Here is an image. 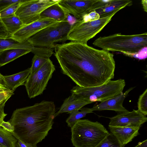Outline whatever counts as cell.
I'll use <instances>...</instances> for the list:
<instances>
[{
    "label": "cell",
    "instance_id": "484cf974",
    "mask_svg": "<svg viewBox=\"0 0 147 147\" xmlns=\"http://www.w3.org/2000/svg\"><path fill=\"white\" fill-rule=\"evenodd\" d=\"M138 110L145 116L147 115V89L141 94L138 102Z\"/></svg>",
    "mask_w": 147,
    "mask_h": 147
},
{
    "label": "cell",
    "instance_id": "5bb4252c",
    "mask_svg": "<svg viewBox=\"0 0 147 147\" xmlns=\"http://www.w3.org/2000/svg\"><path fill=\"white\" fill-rule=\"evenodd\" d=\"M109 127L111 133L123 147L139 134V127Z\"/></svg>",
    "mask_w": 147,
    "mask_h": 147
},
{
    "label": "cell",
    "instance_id": "4316f807",
    "mask_svg": "<svg viewBox=\"0 0 147 147\" xmlns=\"http://www.w3.org/2000/svg\"><path fill=\"white\" fill-rule=\"evenodd\" d=\"M23 0H20L0 11V19L14 14Z\"/></svg>",
    "mask_w": 147,
    "mask_h": 147
},
{
    "label": "cell",
    "instance_id": "ab89813d",
    "mask_svg": "<svg viewBox=\"0 0 147 147\" xmlns=\"http://www.w3.org/2000/svg\"><path fill=\"white\" fill-rule=\"evenodd\" d=\"M26 144V145L27 146V147H37L36 146H31V145H28V144Z\"/></svg>",
    "mask_w": 147,
    "mask_h": 147
},
{
    "label": "cell",
    "instance_id": "44dd1931",
    "mask_svg": "<svg viewBox=\"0 0 147 147\" xmlns=\"http://www.w3.org/2000/svg\"><path fill=\"white\" fill-rule=\"evenodd\" d=\"M8 32L9 37L24 26L19 17L15 14L0 19Z\"/></svg>",
    "mask_w": 147,
    "mask_h": 147
},
{
    "label": "cell",
    "instance_id": "f35d334b",
    "mask_svg": "<svg viewBox=\"0 0 147 147\" xmlns=\"http://www.w3.org/2000/svg\"><path fill=\"white\" fill-rule=\"evenodd\" d=\"M9 90L0 86V92L8 90Z\"/></svg>",
    "mask_w": 147,
    "mask_h": 147
},
{
    "label": "cell",
    "instance_id": "9c48e42d",
    "mask_svg": "<svg viewBox=\"0 0 147 147\" xmlns=\"http://www.w3.org/2000/svg\"><path fill=\"white\" fill-rule=\"evenodd\" d=\"M60 0H23L15 12L24 26L38 20L41 13L50 6Z\"/></svg>",
    "mask_w": 147,
    "mask_h": 147
},
{
    "label": "cell",
    "instance_id": "ba28073f",
    "mask_svg": "<svg viewBox=\"0 0 147 147\" xmlns=\"http://www.w3.org/2000/svg\"><path fill=\"white\" fill-rule=\"evenodd\" d=\"M55 70L54 65L49 58L39 69L30 74L24 84L30 98L42 94Z\"/></svg>",
    "mask_w": 147,
    "mask_h": 147
},
{
    "label": "cell",
    "instance_id": "74e56055",
    "mask_svg": "<svg viewBox=\"0 0 147 147\" xmlns=\"http://www.w3.org/2000/svg\"><path fill=\"white\" fill-rule=\"evenodd\" d=\"M16 146L17 147H27L25 144L18 140Z\"/></svg>",
    "mask_w": 147,
    "mask_h": 147
},
{
    "label": "cell",
    "instance_id": "4dcf8cb0",
    "mask_svg": "<svg viewBox=\"0 0 147 147\" xmlns=\"http://www.w3.org/2000/svg\"><path fill=\"white\" fill-rule=\"evenodd\" d=\"M9 37V34L4 25L0 20V38Z\"/></svg>",
    "mask_w": 147,
    "mask_h": 147
},
{
    "label": "cell",
    "instance_id": "d6986e66",
    "mask_svg": "<svg viewBox=\"0 0 147 147\" xmlns=\"http://www.w3.org/2000/svg\"><path fill=\"white\" fill-rule=\"evenodd\" d=\"M90 103L87 102L76 100L71 95L65 100L59 110L55 113V117L64 113H68L74 110H79L84 106Z\"/></svg>",
    "mask_w": 147,
    "mask_h": 147
},
{
    "label": "cell",
    "instance_id": "30bf717a",
    "mask_svg": "<svg viewBox=\"0 0 147 147\" xmlns=\"http://www.w3.org/2000/svg\"><path fill=\"white\" fill-rule=\"evenodd\" d=\"M147 121L146 116L138 110L119 113L110 118L109 126L140 127Z\"/></svg>",
    "mask_w": 147,
    "mask_h": 147
},
{
    "label": "cell",
    "instance_id": "8fae6325",
    "mask_svg": "<svg viewBox=\"0 0 147 147\" xmlns=\"http://www.w3.org/2000/svg\"><path fill=\"white\" fill-rule=\"evenodd\" d=\"M57 22L52 19L40 18L35 22L24 26L9 37L22 43L42 29Z\"/></svg>",
    "mask_w": 147,
    "mask_h": 147
},
{
    "label": "cell",
    "instance_id": "d590c367",
    "mask_svg": "<svg viewBox=\"0 0 147 147\" xmlns=\"http://www.w3.org/2000/svg\"><path fill=\"white\" fill-rule=\"evenodd\" d=\"M135 147H147V140L139 142L138 145Z\"/></svg>",
    "mask_w": 147,
    "mask_h": 147
},
{
    "label": "cell",
    "instance_id": "277c9868",
    "mask_svg": "<svg viewBox=\"0 0 147 147\" xmlns=\"http://www.w3.org/2000/svg\"><path fill=\"white\" fill-rule=\"evenodd\" d=\"M71 128V140L75 147H95L109 134L101 123L79 119Z\"/></svg>",
    "mask_w": 147,
    "mask_h": 147
},
{
    "label": "cell",
    "instance_id": "4fadbf2b",
    "mask_svg": "<svg viewBox=\"0 0 147 147\" xmlns=\"http://www.w3.org/2000/svg\"><path fill=\"white\" fill-rule=\"evenodd\" d=\"M134 87H131L124 93L107 100L100 102L91 108L92 111L113 110L119 113L128 111L123 106V101L129 93Z\"/></svg>",
    "mask_w": 147,
    "mask_h": 147
},
{
    "label": "cell",
    "instance_id": "ac0fdd59",
    "mask_svg": "<svg viewBox=\"0 0 147 147\" xmlns=\"http://www.w3.org/2000/svg\"><path fill=\"white\" fill-rule=\"evenodd\" d=\"M14 48L25 49L33 53L36 47L33 46L27 40L20 43L10 37L0 38V53L6 50Z\"/></svg>",
    "mask_w": 147,
    "mask_h": 147
},
{
    "label": "cell",
    "instance_id": "ffe728a7",
    "mask_svg": "<svg viewBox=\"0 0 147 147\" xmlns=\"http://www.w3.org/2000/svg\"><path fill=\"white\" fill-rule=\"evenodd\" d=\"M30 52L28 50L18 48L11 49L2 51L0 53V67Z\"/></svg>",
    "mask_w": 147,
    "mask_h": 147
},
{
    "label": "cell",
    "instance_id": "e0dca14e",
    "mask_svg": "<svg viewBox=\"0 0 147 147\" xmlns=\"http://www.w3.org/2000/svg\"><path fill=\"white\" fill-rule=\"evenodd\" d=\"M59 3V2H58ZM68 15L59 5L58 3L48 7L40 14V18L52 19L57 22L67 20Z\"/></svg>",
    "mask_w": 147,
    "mask_h": 147
},
{
    "label": "cell",
    "instance_id": "8d00e7d4",
    "mask_svg": "<svg viewBox=\"0 0 147 147\" xmlns=\"http://www.w3.org/2000/svg\"><path fill=\"white\" fill-rule=\"evenodd\" d=\"M141 4L142 6L143 9L145 12H147V1L146 0H142L141 1Z\"/></svg>",
    "mask_w": 147,
    "mask_h": 147
},
{
    "label": "cell",
    "instance_id": "52a82bcc",
    "mask_svg": "<svg viewBox=\"0 0 147 147\" xmlns=\"http://www.w3.org/2000/svg\"><path fill=\"white\" fill-rule=\"evenodd\" d=\"M120 10H117L107 16L92 21L84 22L77 20L71 26L67 40L87 44L88 41L100 32Z\"/></svg>",
    "mask_w": 147,
    "mask_h": 147
},
{
    "label": "cell",
    "instance_id": "7402d4cb",
    "mask_svg": "<svg viewBox=\"0 0 147 147\" xmlns=\"http://www.w3.org/2000/svg\"><path fill=\"white\" fill-rule=\"evenodd\" d=\"M80 110V111L75 110L68 113L69 115L66 120L68 127H71L78 120L85 117L87 114L93 112L91 108L82 107Z\"/></svg>",
    "mask_w": 147,
    "mask_h": 147
},
{
    "label": "cell",
    "instance_id": "9a60e30c",
    "mask_svg": "<svg viewBox=\"0 0 147 147\" xmlns=\"http://www.w3.org/2000/svg\"><path fill=\"white\" fill-rule=\"evenodd\" d=\"M30 72L29 68L14 74L3 76L8 89L14 92L18 87L24 85Z\"/></svg>",
    "mask_w": 147,
    "mask_h": 147
},
{
    "label": "cell",
    "instance_id": "cb8c5ba5",
    "mask_svg": "<svg viewBox=\"0 0 147 147\" xmlns=\"http://www.w3.org/2000/svg\"><path fill=\"white\" fill-rule=\"evenodd\" d=\"M95 147H123L111 133Z\"/></svg>",
    "mask_w": 147,
    "mask_h": 147
},
{
    "label": "cell",
    "instance_id": "2e32d148",
    "mask_svg": "<svg viewBox=\"0 0 147 147\" xmlns=\"http://www.w3.org/2000/svg\"><path fill=\"white\" fill-rule=\"evenodd\" d=\"M132 3L131 0H110L104 6L94 11L99 14L100 18L107 16L117 10L130 6Z\"/></svg>",
    "mask_w": 147,
    "mask_h": 147
},
{
    "label": "cell",
    "instance_id": "f1b7e54d",
    "mask_svg": "<svg viewBox=\"0 0 147 147\" xmlns=\"http://www.w3.org/2000/svg\"><path fill=\"white\" fill-rule=\"evenodd\" d=\"M124 54L139 59H145L147 56V47L143 48L137 52L133 53H125Z\"/></svg>",
    "mask_w": 147,
    "mask_h": 147
},
{
    "label": "cell",
    "instance_id": "1f68e13d",
    "mask_svg": "<svg viewBox=\"0 0 147 147\" xmlns=\"http://www.w3.org/2000/svg\"><path fill=\"white\" fill-rule=\"evenodd\" d=\"M9 98H7L0 103V125L2 122L4 121V119L7 115L4 112V107L6 102Z\"/></svg>",
    "mask_w": 147,
    "mask_h": 147
},
{
    "label": "cell",
    "instance_id": "e575fe53",
    "mask_svg": "<svg viewBox=\"0 0 147 147\" xmlns=\"http://www.w3.org/2000/svg\"><path fill=\"white\" fill-rule=\"evenodd\" d=\"M0 86H1L7 89L6 86L3 76L2 75L0 72Z\"/></svg>",
    "mask_w": 147,
    "mask_h": 147
},
{
    "label": "cell",
    "instance_id": "8992f818",
    "mask_svg": "<svg viewBox=\"0 0 147 147\" xmlns=\"http://www.w3.org/2000/svg\"><path fill=\"white\" fill-rule=\"evenodd\" d=\"M71 26L67 20L57 22L42 29L27 40L34 47L54 48L55 43L67 40Z\"/></svg>",
    "mask_w": 147,
    "mask_h": 147
},
{
    "label": "cell",
    "instance_id": "6da1fadb",
    "mask_svg": "<svg viewBox=\"0 0 147 147\" xmlns=\"http://www.w3.org/2000/svg\"><path fill=\"white\" fill-rule=\"evenodd\" d=\"M54 48L62 73L77 86H100L114 78L115 61L109 51L74 41L55 45Z\"/></svg>",
    "mask_w": 147,
    "mask_h": 147
},
{
    "label": "cell",
    "instance_id": "603a6c76",
    "mask_svg": "<svg viewBox=\"0 0 147 147\" xmlns=\"http://www.w3.org/2000/svg\"><path fill=\"white\" fill-rule=\"evenodd\" d=\"M18 139L11 133L0 127V146L2 147H16Z\"/></svg>",
    "mask_w": 147,
    "mask_h": 147
},
{
    "label": "cell",
    "instance_id": "b9f144b4",
    "mask_svg": "<svg viewBox=\"0 0 147 147\" xmlns=\"http://www.w3.org/2000/svg\"></svg>",
    "mask_w": 147,
    "mask_h": 147
},
{
    "label": "cell",
    "instance_id": "5b68a950",
    "mask_svg": "<svg viewBox=\"0 0 147 147\" xmlns=\"http://www.w3.org/2000/svg\"><path fill=\"white\" fill-rule=\"evenodd\" d=\"M125 85V80L120 79L111 80L97 86L83 87L77 85L71 90V95L76 100L90 103L96 101L101 102L120 94Z\"/></svg>",
    "mask_w": 147,
    "mask_h": 147
},
{
    "label": "cell",
    "instance_id": "836d02e7",
    "mask_svg": "<svg viewBox=\"0 0 147 147\" xmlns=\"http://www.w3.org/2000/svg\"><path fill=\"white\" fill-rule=\"evenodd\" d=\"M0 127H1L5 130L11 133L13 130V127L8 122H5L3 121L0 124Z\"/></svg>",
    "mask_w": 147,
    "mask_h": 147
},
{
    "label": "cell",
    "instance_id": "d4e9b609",
    "mask_svg": "<svg viewBox=\"0 0 147 147\" xmlns=\"http://www.w3.org/2000/svg\"><path fill=\"white\" fill-rule=\"evenodd\" d=\"M49 59L43 56L34 55L32 60L30 74L33 73L39 69Z\"/></svg>",
    "mask_w": 147,
    "mask_h": 147
},
{
    "label": "cell",
    "instance_id": "7a4b0ae2",
    "mask_svg": "<svg viewBox=\"0 0 147 147\" xmlns=\"http://www.w3.org/2000/svg\"><path fill=\"white\" fill-rule=\"evenodd\" d=\"M55 112L54 102L44 100L16 109L8 121L13 127L11 133L26 144L36 146L52 128Z\"/></svg>",
    "mask_w": 147,
    "mask_h": 147
},
{
    "label": "cell",
    "instance_id": "60d3db41",
    "mask_svg": "<svg viewBox=\"0 0 147 147\" xmlns=\"http://www.w3.org/2000/svg\"><path fill=\"white\" fill-rule=\"evenodd\" d=\"M0 147H2V146H0Z\"/></svg>",
    "mask_w": 147,
    "mask_h": 147
},
{
    "label": "cell",
    "instance_id": "d6a6232c",
    "mask_svg": "<svg viewBox=\"0 0 147 147\" xmlns=\"http://www.w3.org/2000/svg\"><path fill=\"white\" fill-rule=\"evenodd\" d=\"M13 94V92L9 90L0 92V103L7 98H10Z\"/></svg>",
    "mask_w": 147,
    "mask_h": 147
},
{
    "label": "cell",
    "instance_id": "83f0119b",
    "mask_svg": "<svg viewBox=\"0 0 147 147\" xmlns=\"http://www.w3.org/2000/svg\"><path fill=\"white\" fill-rule=\"evenodd\" d=\"M100 18L99 14L95 11H92L83 16L79 20L82 22H85L97 20Z\"/></svg>",
    "mask_w": 147,
    "mask_h": 147
},
{
    "label": "cell",
    "instance_id": "f546056e",
    "mask_svg": "<svg viewBox=\"0 0 147 147\" xmlns=\"http://www.w3.org/2000/svg\"><path fill=\"white\" fill-rule=\"evenodd\" d=\"M20 0H0V11Z\"/></svg>",
    "mask_w": 147,
    "mask_h": 147
},
{
    "label": "cell",
    "instance_id": "7c38bea8",
    "mask_svg": "<svg viewBox=\"0 0 147 147\" xmlns=\"http://www.w3.org/2000/svg\"><path fill=\"white\" fill-rule=\"evenodd\" d=\"M97 0H60L59 5L68 15H73L77 20H80L84 14L91 11Z\"/></svg>",
    "mask_w": 147,
    "mask_h": 147
},
{
    "label": "cell",
    "instance_id": "3957f363",
    "mask_svg": "<svg viewBox=\"0 0 147 147\" xmlns=\"http://www.w3.org/2000/svg\"><path fill=\"white\" fill-rule=\"evenodd\" d=\"M93 44L109 51L135 53L147 47V33L130 35L119 33L100 36L96 39Z\"/></svg>",
    "mask_w": 147,
    "mask_h": 147
}]
</instances>
